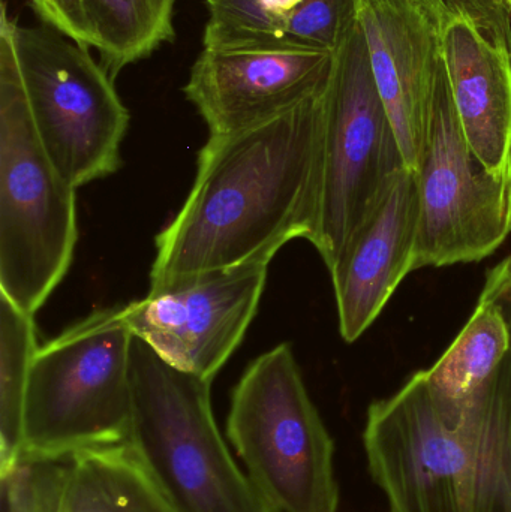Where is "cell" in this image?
<instances>
[{"label": "cell", "mask_w": 511, "mask_h": 512, "mask_svg": "<svg viewBox=\"0 0 511 512\" xmlns=\"http://www.w3.org/2000/svg\"><path fill=\"white\" fill-rule=\"evenodd\" d=\"M131 376L132 441L179 512H278L228 450L212 382L176 369L135 336Z\"/></svg>", "instance_id": "cell-6"}, {"label": "cell", "mask_w": 511, "mask_h": 512, "mask_svg": "<svg viewBox=\"0 0 511 512\" xmlns=\"http://www.w3.org/2000/svg\"><path fill=\"white\" fill-rule=\"evenodd\" d=\"M510 346V325L503 309L482 294L464 330L443 357L425 370L435 400L449 420L491 378Z\"/></svg>", "instance_id": "cell-16"}, {"label": "cell", "mask_w": 511, "mask_h": 512, "mask_svg": "<svg viewBox=\"0 0 511 512\" xmlns=\"http://www.w3.org/2000/svg\"><path fill=\"white\" fill-rule=\"evenodd\" d=\"M71 459H51L21 451L0 472L8 512H59Z\"/></svg>", "instance_id": "cell-20"}, {"label": "cell", "mask_w": 511, "mask_h": 512, "mask_svg": "<svg viewBox=\"0 0 511 512\" xmlns=\"http://www.w3.org/2000/svg\"><path fill=\"white\" fill-rule=\"evenodd\" d=\"M62 507L68 512H179L132 439L71 457Z\"/></svg>", "instance_id": "cell-15"}, {"label": "cell", "mask_w": 511, "mask_h": 512, "mask_svg": "<svg viewBox=\"0 0 511 512\" xmlns=\"http://www.w3.org/2000/svg\"><path fill=\"white\" fill-rule=\"evenodd\" d=\"M482 294L500 304L511 331V258L504 259L489 273Z\"/></svg>", "instance_id": "cell-23"}, {"label": "cell", "mask_w": 511, "mask_h": 512, "mask_svg": "<svg viewBox=\"0 0 511 512\" xmlns=\"http://www.w3.org/2000/svg\"><path fill=\"white\" fill-rule=\"evenodd\" d=\"M134 334L123 307L95 310L39 346L24 405V453L71 459L132 439Z\"/></svg>", "instance_id": "cell-3"}, {"label": "cell", "mask_w": 511, "mask_h": 512, "mask_svg": "<svg viewBox=\"0 0 511 512\" xmlns=\"http://www.w3.org/2000/svg\"><path fill=\"white\" fill-rule=\"evenodd\" d=\"M77 239L75 188L39 141L0 35V292L35 315L68 273Z\"/></svg>", "instance_id": "cell-4"}, {"label": "cell", "mask_w": 511, "mask_h": 512, "mask_svg": "<svg viewBox=\"0 0 511 512\" xmlns=\"http://www.w3.org/2000/svg\"><path fill=\"white\" fill-rule=\"evenodd\" d=\"M441 53L471 152L511 174V15L477 0H446Z\"/></svg>", "instance_id": "cell-11"}, {"label": "cell", "mask_w": 511, "mask_h": 512, "mask_svg": "<svg viewBox=\"0 0 511 512\" xmlns=\"http://www.w3.org/2000/svg\"><path fill=\"white\" fill-rule=\"evenodd\" d=\"M357 20V0H303L285 17V42L291 48L335 51Z\"/></svg>", "instance_id": "cell-21"}, {"label": "cell", "mask_w": 511, "mask_h": 512, "mask_svg": "<svg viewBox=\"0 0 511 512\" xmlns=\"http://www.w3.org/2000/svg\"><path fill=\"white\" fill-rule=\"evenodd\" d=\"M477 2L492 3V5L500 6V8L506 9L511 15V0H477Z\"/></svg>", "instance_id": "cell-25"}, {"label": "cell", "mask_w": 511, "mask_h": 512, "mask_svg": "<svg viewBox=\"0 0 511 512\" xmlns=\"http://www.w3.org/2000/svg\"><path fill=\"white\" fill-rule=\"evenodd\" d=\"M29 3L42 24L53 27L83 47L95 48L83 0H29Z\"/></svg>", "instance_id": "cell-22"}, {"label": "cell", "mask_w": 511, "mask_h": 512, "mask_svg": "<svg viewBox=\"0 0 511 512\" xmlns=\"http://www.w3.org/2000/svg\"><path fill=\"white\" fill-rule=\"evenodd\" d=\"M227 436L278 512H338L335 442L290 343L255 358L231 393Z\"/></svg>", "instance_id": "cell-5"}, {"label": "cell", "mask_w": 511, "mask_h": 512, "mask_svg": "<svg viewBox=\"0 0 511 512\" xmlns=\"http://www.w3.org/2000/svg\"><path fill=\"white\" fill-rule=\"evenodd\" d=\"M38 349L35 315L0 292V472L23 448L27 385Z\"/></svg>", "instance_id": "cell-18"}, {"label": "cell", "mask_w": 511, "mask_h": 512, "mask_svg": "<svg viewBox=\"0 0 511 512\" xmlns=\"http://www.w3.org/2000/svg\"><path fill=\"white\" fill-rule=\"evenodd\" d=\"M332 78V77H330ZM230 134L210 135L194 186L156 239L150 291L270 262L294 239L312 243L323 185L327 93Z\"/></svg>", "instance_id": "cell-1"}, {"label": "cell", "mask_w": 511, "mask_h": 512, "mask_svg": "<svg viewBox=\"0 0 511 512\" xmlns=\"http://www.w3.org/2000/svg\"><path fill=\"white\" fill-rule=\"evenodd\" d=\"M335 51L203 48L183 87L210 135L258 125L326 89Z\"/></svg>", "instance_id": "cell-13"}, {"label": "cell", "mask_w": 511, "mask_h": 512, "mask_svg": "<svg viewBox=\"0 0 511 512\" xmlns=\"http://www.w3.org/2000/svg\"><path fill=\"white\" fill-rule=\"evenodd\" d=\"M95 48L108 74L116 78L132 63L147 59L176 36V0H83Z\"/></svg>", "instance_id": "cell-17"}, {"label": "cell", "mask_w": 511, "mask_h": 512, "mask_svg": "<svg viewBox=\"0 0 511 512\" xmlns=\"http://www.w3.org/2000/svg\"><path fill=\"white\" fill-rule=\"evenodd\" d=\"M207 3L212 2V0H206Z\"/></svg>", "instance_id": "cell-26"}, {"label": "cell", "mask_w": 511, "mask_h": 512, "mask_svg": "<svg viewBox=\"0 0 511 512\" xmlns=\"http://www.w3.org/2000/svg\"><path fill=\"white\" fill-rule=\"evenodd\" d=\"M414 270L477 262L511 233V174L491 173L471 152L441 60L422 164Z\"/></svg>", "instance_id": "cell-9"}, {"label": "cell", "mask_w": 511, "mask_h": 512, "mask_svg": "<svg viewBox=\"0 0 511 512\" xmlns=\"http://www.w3.org/2000/svg\"><path fill=\"white\" fill-rule=\"evenodd\" d=\"M270 262L213 271L123 307L132 334L182 372L213 382L257 315Z\"/></svg>", "instance_id": "cell-10"}, {"label": "cell", "mask_w": 511, "mask_h": 512, "mask_svg": "<svg viewBox=\"0 0 511 512\" xmlns=\"http://www.w3.org/2000/svg\"><path fill=\"white\" fill-rule=\"evenodd\" d=\"M446 0H357L378 93L405 165L419 171L441 60Z\"/></svg>", "instance_id": "cell-12"}, {"label": "cell", "mask_w": 511, "mask_h": 512, "mask_svg": "<svg viewBox=\"0 0 511 512\" xmlns=\"http://www.w3.org/2000/svg\"><path fill=\"white\" fill-rule=\"evenodd\" d=\"M0 35L11 44L36 134L63 180L77 189L116 173L131 116L102 63L47 24L20 26L6 6Z\"/></svg>", "instance_id": "cell-7"}, {"label": "cell", "mask_w": 511, "mask_h": 512, "mask_svg": "<svg viewBox=\"0 0 511 512\" xmlns=\"http://www.w3.org/2000/svg\"><path fill=\"white\" fill-rule=\"evenodd\" d=\"M204 29L207 50H282L285 17L267 11L260 0H212Z\"/></svg>", "instance_id": "cell-19"}, {"label": "cell", "mask_w": 511, "mask_h": 512, "mask_svg": "<svg viewBox=\"0 0 511 512\" xmlns=\"http://www.w3.org/2000/svg\"><path fill=\"white\" fill-rule=\"evenodd\" d=\"M405 168L357 18L335 50L327 93L323 185L312 240L327 270L377 213Z\"/></svg>", "instance_id": "cell-8"}, {"label": "cell", "mask_w": 511, "mask_h": 512, "mask_svg": "<svg viewBox=\"0 0 511 512\" xmlns=\"http://www.w3.org/2000/svg\"><path fill=\"white\" fill-rule=\"evenodd\" d=\"M303 0H260L261 5L272 12V14L279 15V17H287L291 12L299 8Z\"/></svg>", "instance_id": "cell-24"}, {"label": "cell", "mask_w": 511, "mask_h": 512, "mask_svg": "<svg viewBox=\"0 0 511 512\" xmlns=\"http://www.w3.org/2000/svg\"><path fill=\"white\" fill-rule=\"evenodd\" d=\"M363 448L389 512H511V346L453 420L414 373L371 403Z\"/></svg>", "instance_id": "cell-2"}, {"label": "cell", "mask_w": 511, "mask_h": 512, "mask_svg": "<svg viewBox=\"0 0 511 512\" xmlns=\"http://www.w3.org/2000/svg\"><path fill=\"white\" fill-rule=\"evenodd\" d=\"M419 218V179L416 171L405 168L380 209L329 271L345 342H356L374 324L402 280L414 271Z\"/></svg>", "instance_id": "cell-14"}]
</instances>
